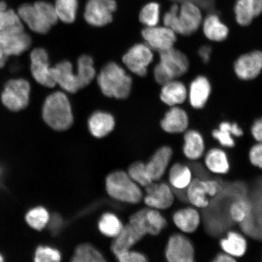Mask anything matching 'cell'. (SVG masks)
I'll return each mask as SVG.
<instances>
[{
	"label": "cell",
	"instance_id": "obj_37",
	"mask_svg": "<svg viewBox=\"0 0 262 262\" xmlns=\"http://www.w3.org/2000/svg\"><path fill=\"white\" fill-rule=\"evenodd\" d=\"M72 261L75 262L104 261L103 255L96 248L90 244H84L78 246L75 249Z\"/></svg>",
	"mask_w": 262,
	"mask_h": 262
},
{
	"label": "cell",
	"instance_id": "obj_21",
	"mask_svg": "<svg viewBox=\"0 0 262 262\" xmlns=\"http://www.w3.org/2000/svg\"><path fill=\"white\" fill-rule=\"evenodd\" d=\"M145 234L138 228L129 223L123 226L120 234L115 237L111 250L115 255L130 249L142 239Z\"/></svg>",
	"mask_w": 262,
	"mask_h": 262
},
{
	"label": "cell",
	"instance_id": "obj_25",
	"mask_svg": "<svg viewBox=\"0 0 262 262\" xmlns=\"http://www.w3.org/2000/svg\"><path fill=\"white\" fill-rule=\"evenodd\" d=\"M188 91L182 82L173 80L163 85L160 98L163 103L170 106H176L185 102Z\"/></svg>",
	"mask_w": 262,
	"mask_h": 262
},
{
	"label": "cell",
	"instance_id": "obj_34",
	"mask_svg": "<svg viewBox=\"0 0 262 262\" xmlns=\"http://www.w3.org/2000/svg\"><path fill=\"white\" fill-rule=\"evenodd\" d=\"M25 31L21 19L12 9L0 10V32H20Z\"/></svg>",
	"mask_w": 262,
	"mask_h": 262
},
{
	"label": "cell",
	"instance_id": "obj_44",
	"mask_svg": "<svg viewBox=\"0 0 262 262\" xmlns=\"http://www.w3.org/2000/svg\"><path fill=\"white\" fill-rule=\"evenodd\" d=\"M116 256L120 262H145L146 257L138 252L127 250L116 254Z\"/></svg>",
	"mask_w": 262,
	"mask_h": 262
},
{
	"label": "cell",
	"instance_id": "obj_4",
	"mask_svg": "<svg viewBox=\"0 0 262 262\" xmlns=\"http://www.w3.org/2000/svg\"><path fill=\"white\" fill-rule=\"evenodd\" d=\"M42 118L53 129L65 130L70 128L74 117L67 95L62 92H55L48 96L42 107Z\"/></svg>",
	"mask_w": 262,
	"mask_h": 262
},
{
	"label": "cell",
	"instance_id": "obj_33",
	"mask_svg": "<svg viewBox=\"0 0 262 262\" xmlns=\"http://www.w3.org/2000/svg\"><path fill=\"white\" fill-rule=\"evenodd\" d=\"M77 77L81 89L88 86L96 77L93 59L89 55H83L77 61Z\"/></svg>",
	"mask_w": 262,
	"mask_h": 262
},
{
	"label": "cell",
	"instance_id": "obj_46",
	"mask_svg": "<svg viewBox=\"0 0 262 262\" xmlns=\"http://www.w3.org/2000/svg\"><path fill=\"white\" fill-rule=\"evenodd\" d=\"M202 181L209 198H214L222 191V185L217 180L207 179Z\"/></svg>",
	"mask_w": 262,
	"mask_h": 262
},
{
	"label": "cell",
	"instance_id": "obj_3",
	"mask_svg": "<svg viewBox=\"0 0 262 262\" xmlns=\"http://www.w3.org/2000/svg\"><path fill=\"white\" fill-rule=\"evenodd\" d=\"M18 14L32 31L40 34H47L58 20L54 6L43 1L21 5Z\"/></svg>",
	"mask_w": 262,
	"mask_h": 262
},
{
	"label": "cell",
	"instance_id": "obj_12",
	"mask_svg": "<svg viewBox=\"0 0 262 262\" xmlns=\"http://www.w3.org/2000/svg\"><path fill=\"white\" fill-rule=\"evenodd\" d=\"M147 195L144 201L150 208L165 210L171 207L175 195L171 186L165 183H155L146 186Z\"/></svg>",
	"mask_w": 262,
	"mask_h": 262
},
{
	"label": "cell",
	"instance_id": "obj_51",
	"mask_svg": "<svg viewBox=\"0 0 262 262\" xmlns=\"http://www.w3.org/2000/svg\"><path fill=\"white\" fill-rule=\"evenodd\" d=\"M8 57L3 51L1 45H0V68L4 67Z\"/></svg>",
	"mask_w": 262,
	"mask_h": 262
},
{
	"label": "cell",
	"instance_id": "obj_41",
	"mask_svg": "<svg viewBox=\"0 0 262 262\" xmlns=\"http://www.w3.org/2000/svg\"><path fill=\"white\" fill-rule=\"evenodd\" d=\"M128 174L137 184L146 187L154 182L149 178L146 172L145 164L137 162L129 166Z\"/></svg>",
	"mask_w": 262,
	"mask_h": 262
},
{
	"label": "cell",
	"instance_id": "obj_8",
	"mask_svg": "<svg viewBox=\"0 0 262 262\" xmlns=\"http://www.w3.org/2000/svg\"><path fill=\"white\" fill-rule=\"evenodd\" d=\"M116 9L115 0H88L84 11L85 20L92 26L102 27L113 21Z\"/></svg>",
	"mask_w": 262,
	"mask_h": 262
},
{
	"label": "cell",
	"instance_id": "obj_31",
	"mask_svg": "<svg viewBox=\"0 0 262 262\" xmlns=\"http://www.w3.org/2000/svg\"><path fill=\"white\" fill-rule=\"evenodd\" d=\"M191 168L181 163H176L171 167L168 180L171 187L176 190H186L192 180Z\"/></svg>",
	"mask_w": 262,
	"mask_h": 262
},
{
	"label": "cell",
	"instance_id": "obj_35",
	"mask_svg": "<svg viewBox=\"0 0 262 262\" xmlns=\"http://www.w3.org/2000/svg\"><path fill=\"white\" fill-rule=\"evenodd\" d=\"M54 6L58 19L65 24H72L76 18L78 0H56Z\"/></svg>",
	"mask_w": 262,
	"mask_h": 262
},
{
	"label": "cell",
	"instance_id": "obj_28",
	"mask_svg": "<svg viewBox=\"0 0 262 262\" xmlns=\"http://www.w3.org/2000/svg\"><path fill=\"white\" fill-rule=\"evenodd\" d=\"M205 145L204 138L198 131L189 130L184 136L183 155L190 160H198L204 156Z\"/></svg>",
	"mask_w": 262,
	"mask_h": 262
},
{
	"label": "cell",
	"instance_id": "obj_19",
	"mask_svg": "<svg viewBox=\"0 0 262 262\" xmlns=\"http://www.w3.org/2000/svg\"><path fill=\"white\" fill-rule=\"evenodd\" d=\"M173 155L169 146L160 147L145 164L146 172L152 182L158 181L162 178L168 169Z\"/></svg>",
	"mask_w": 262,
	"mask_h": 262
},
{
	"label": "cell",
	"instance_id": "obj_6",
	"mask_svg": "<svg viewBox=\"0 0 262 262\" xmlns=\"http://www.w3.org/2000/svg\"><path fill=\"white\" fill-rule=\"evenodd\" d=\"M30 91V84L27 80L23 78L9 80L2 94V103L14 112L24 110L28 106Z\"/></svg>",
	"mask_w": 262,
	"mask_h": 262
},
{
	"label": "cell",
	"instance_id": "obj_26",
	"mask_svg": "<svg viewBox=\"0 0 262 262\" xmlns=\"http://www.w3.org/2000/svg\"><path fill=\"white\" fill-rule=\"evenodd\" d=\"M223 251L236 258L243 257L247 253L248 242L243 235L235 231H229L220 242Z\"/></svg>",
	"mask_w": 262,
	"mask_h": 262
},
{
	"label": "cell",
	"instance_id": "obj_10",
	"mask_svg": "<svg viewBox=\"0 0 262 262\" xmlns=\"http://www.w3.org/2000/svg\"><path fill=\"white\" fill-rule=\"evenodd\" d=\"M152 60V49L143 44L134 45L123 57V62L126 67L140 77L145 76L147 68Z\"/></svg>",
	"mask_w": 262,
	"mask_h": 262
},
{
	"label": "cell",
	"instance_id": "obj_15",
	"mask_svg": "<svg viewBox=\"0 0 262 262\" xmlns=\"http://www.w3.org/2000/svg\"><path fill=\"white\" fill-rule=\"evenodd\" d=\"M262 70V52L255 51L239 57L235 62L234 71L242 80L256 78Z\"/></svg>",
	"mask_w": 262,
	"mask_h": 262
},
{
	"label": "cell",
	"instance_id": "obj_9",
	"mask_svg": "<svg viewBox=\"0 0 262 262\" xmlns=\"http://www.w3.org/2000/svg\"><path fill=\"white\" fill-rule=\"evenodd\" d=\"M165 257L169 262H193L195 260L194 246L184 234H173L167 244Z\"/></svg>",
	"mask_w": 262,
	"mask_h": 262
},
{
	"label": "cell",
	"instance_id": "obj_45",
	"mask_svg": "<svg viewBox=\"0 0 262 262\" xmlns=\"http://www.w3.org/2000/svg\"><path fill=\"white\" fill-rule=\"evenodd\" d=\"M249 159L252 165L262 169V143L258 142L249 152Z\"/></svg>",
	"mask_w": 262,
	"mask_h": 262
},
{
	"label": "cell",
	"instance_id": "obj_5",
	"mask_svg": "<svg viewBox=\"0 0 262 262\" xmlns=\"http://www.w3.org/2000/svg\"><path fill=\"white\" fill-rule=\"evenodd\" d=\"M106 187L108 194L120 202L138 204L143 198L138 184L122 171L110 173L106 180Z\"/></svg>",
	"mask_w": 262,
	"mask_h": 262
},
{
	"label": "cell",
	"instance_id": "obj_47",
	"mask_svg": "<svg viewBox=\"0 0 262 262\" xmlns=\"http://www.w3.org/2000/svg\"><path fill=\"white\" fill-rule=\"evenodd\" d=\"M63 224V220L60 215L54 214L49 219L48 222L49 230L52 234H57L60 230L61 225Z\"/></svg>",
	"mask_w": 262,
	"mask_h": 262
},
{
	"label": "cell",
	"instance_id": "obj_7",
	"mask_svg": "<svg viewBox=\"0 0 262 262\" xmlns=\"http://www.w3.org/2000/svg\"><path fill=\"white\" fill-rule=\"evenodd\" d=\"M129 223L144 234L159 235L167 225L166 219L158 209L143 208L131 215Z\"/></svg>",
	"mask_w": 262,
	"mask_h": 262
},
{
	"label": "cell",
	"instance_id": "obj_53",
	"mask_svg": "<svg viewBox=\"0 0 262 262\" xmlns=\"http://www.w3.org/2000/svg\"><path fill=\"white\" fill-rule=\"evenodd\" d=\"M4 261V258H3V255L0 254V262Z\"/></svg>",
	"mask_w": 262,
	"mask_h": 262
},
{
	"label": "cell",
	"instance_id": "obj_18",
	"mask_svg": "<svg viewBox=\"0 0 262 262\" xmlns=\"http://www.w3.org/2000/svg\"><path fill=\"white\" fill-rule=\"evenodd\" d=\"M233 11L237 24L247 27L262 14V0H236Z\"/></svg>",
	"mask_w": 262,
	"mask_h": 262
},
{
	"label": "cell",
	"instance_id": "obj_39",
	"mask_svg": "<svg viewBox=\"0 0 262 262\" xmlns=\"http://www.w3.org/2000/svg\"><path fill=\"white\" fill-rule=\"evenodd\" d=\"M160 13H161V5L156 2L147 3L141 10L139 19L141 23L146 27H152L158 25Z\"/></svg>",
	"mask_w": 262,
	"mask_h": 262
},
{
	"label": "cell",
	"instance_id": "obj_42",
	"mask_svg": "<svg viewBox=\"0 0 262 262\" xmlns=\"http://www.w3.org/2000/svg\"><path fill=\"white\" fill-rule=\"evenodd\" d=\"M61 254L56 249L40 246L35 253V261L37 262H54L61 260Z\"/></svg>",
	"mask_w": 262,
	"mask_h": 262
},
{
	"label": "cell",
	"instance_id": "obj_11",
	"mask_svg": "<svg viewBox=\"0 0 262 262\" xmlns=\"http://www.w3.org/2000/svg\"><path fill=\"white\" fill-rule=\"evenodd\" d=\"M142 34L146 45L159 52L173 48L177 41L176 33L165 26L146 27Z\"/></svg>",
	"mask_w": 262,
	"mask_h": 262
},
{
	"label": "cell",
	"instance_id": "obj_17",
	"mask_svg": "<svg viewBox=\"0 0 262 262\" xmlns=\"http://www.w3.org/2000/svg\"><path fill=\"white\" fill-rule=\"evenodd\" d=\"M0 45L6 56L19 55L30 48L31 38L25 31L0 32Z\"/></svg>",
	"mask_w": 262,
	"mask_h": 262
},
{
	"label": "cell",
	"instance_id": "obj_48",
	"mask_svg": "<svg viewBox=\"0 0 262 262\" xmlns=\"http://www.w3.org/2000/svg\"><path fill=\"white\" fill-rule=\"evenodd\" d=\"M251 134L257 142L262 143V118L255 121L251 127Z\"/></svg>",
	"mask_w": 262,
	"mask_h": 262
},
{
	"label": "cell",
	"instance_id": "obj_14",
	"mask_svg": "<svg viewBox=\"0 0 262 262\" xmlns=\"http://www.w3.org/2000/svg\"><path fill=\"white\" fill-rule=\"evenodd\" d=\"M31 70L34 79L42 86L54 88L56 85L51 75L47 52L42 48H36L31 54Z\"/></svg>",
	"mask_w": 262,
	"mask_h": 262
},
{
	"label": "cell",
	"instance_id": "obj_16",
	"mask_svg": "<svg viewBox=\"0 0 262 262\" xmlns=\"http://www.w3.org/2000/svg\"><path fill=\"white\" fill-rule=\"evenodd\" d=\"M51 75L55 83L70 93H75L81 89L77 74L73 71L70 61H63L51 68Z\"/></svg>",
	"mask_w": 262,
	"mask_h": 262
},
{
	"label": "cell",
	"instance_id": "obj_1",
	"mask_svg": "<svg viewBox=\"0 0 262 262\" xmlns=\"http://www.w3.org/2000/svg\"><path fill=\"white\" fill-rule=\"evenodd\" d=\"M204 19V13L194 3L186 2L179 4L171 3L163 15L164 26L176 33L189 36L198 30Z\"/></svg>",
	"mask_w": 262,
	"mask_h": 262
},
{
	"label": "cell",
	"instance_id": "obj_36",
	"mask_svg": "<svg viewBox=\"0 0 262 262\" xmlns=\"http://www.w3.org/2000/svg\"><path fill=\"white\" fill-rule=\"evenodd\" d=\"M122 222L113 213H105L98 223V228L104 235L109 237H116L122 230Z\"/></svg>",
	"mask_w": 262,
	"mask_h": 262
},
{
	"label": "cell",
	"instance_id": "obj_20",
	"mask_svg": "<svg viewBox=\"0 0 262 262\" xmlns=\"http://www.w3.org/2000/svg\"><path fill=\"white\" fill-rule=\"evenodd\" d=\"M176 227L184 234L194 233L201 223V215L194 206L179 209L172 215Z\"/></svg>",
	"mask_w": 262,
	"mask_h": 262
},
{
	"label": "cell",
	"instance_id": "obj_22",
	"mask_svg": "<svg viewBox=\"0 0 262 262\" xmlns=\"http://www.w3.org/2000/svg\"><path fill=\"white\" fill-rule=\"evenodd\" d=\"M189 125V119L186 111L178 106H172L162 120L161 126L169 134L184 133Z\"/></svg>",
	"mask_w": 262,
	"mask_h": 262
},
{
	"label": "cell",
	"instance_id": "obj_24",
	"mask_svg": "<svg viewBox=\"0 0 262 262\" xmlns=\"http://www.w3.org/2000/svg\"><path fill=\"white\" fill-rule=\"evenodd\" d=\"M210 83L204 76L196 77L190 86L189 101L191 106L195 109L204 107L210 96Z\"/></svg>",
	"mask_w": 262,
	"mask_h": 262
},
{
	"label": "cell",
	"instance_id": "obj_43",
	"mask_svg": "<svg viewBox=\"0 0 262 262\" xmlns=\"http://www.w3.org/2000/svg\"><path fill=\"white\" fill-rule=\"evenodd\" d=\"M169 3H178L179 4L186 2L194 3L201 9L203 13H215V0H167Z\"/></svg>",
	"mask_w": 262,
	"mask_h": 262
},
{
	"label": "cell",
	"instance_id": "obj_27",
	"mask_svg": "<svg viewBox=\"0 0 262 262\" xmlns=\"http://www.w3.org/2000/svg\"><path fill=\"white\" fill-rule=\"evenodd\" d=\"M88 127L92 135L96 138H102L112 132L115 127V120L112 115L98 111L90 118Z\"/></svg>",
	"mask_w": 262,
	"mask_h": 262
},
{
	"label": "cell",
	"instance_id": "obj_32",
	"mask_svg": "<svg viewBox=\"0 0 262 262\" xmlns=\"http://www.w3.org/2000/svg\"><path fill=\"white\" fill-rule=\"evenodd\" d=\"M253 206L250 201L243 196L234 199L229 206L228 214L231 220L242 224L251 217Z\"/></svg>",
	"mask_w": 262,
	"mask_h": 262
},
{
	"label": "cell",
	"instance_id": "obj_23",
	"mask_svg": "<svg viewBox=\"0 0 262 262\" xmlns=\"http://www.w3.org/2000/svg\"><path fill=\"white\" fill-rule=\"evenodd\" d=\"M203 31L206 38L212 41H222L229 34L228 26L222 22L220 16L216 13H209L203 19Z\"/></svg>",
	"mask_w": 262,
	"mask_h": 262
},
{
	"label": "cell",
	"instance_id": "obj_29",
	"mask_svg": "<svg viewBox=\"0 0 262 262\" xmlns=\"http://www.w3.org/2000/svg\"><path fill=\"white\" fill-rule=\"evenodd\" d=\"M205 165L209 171L218 175L226 174L230 168L227 153L220 148H212L206 154Z\"/></svg>",
	"mask_w": 262,
	"mask_h": 262
},
{
	"label": "cell",
	"instance_id": "obj_52",
	"mask_svg": "<svg viewBox=\"0 0 262 262\" xmlns=\"http://www.w3.org/2000/svg\"><path fill=\"white\" fill-rule=\"evenodd\" d=\"M3 169L1 164H0V188L3 184Z\"/></svg>",
	"mask_w": 262,
	"mask_h": 262
},
{
	"label": "cell",
	"instance_id": "obj_50",
	"mask_svg": "<svg viewBox=\"0 0 262 262\" xmlns=\"http://www.w3.org/2000/svg\"><path fill=\"white\" fill-rule=\"evenodd\" d=\"M212 261L214 262H235L237 260L236 258L224 252V253L216 255Z\"/></svg>",
	"mask_w": 262,
	"mask_h": 262
},
{
	"label": "cell",
	"instance_id": "obj_13",
	"mask_svg": "<svg viewBox=\"0 0 262 262\" xmlns=\"http://www.w3.org/2000/svg\"><path fill=\"white\" fill-rule=\"evenodd\" d=\"M159 64L173 80L187 73L189 62L186 55L178 49L172 48L159 52Z\"/></svg>",
	"mask_w": 262,
	"mask_h": 262
},
{
	"label": "cell",
	"instance_id": "obj_2",
	"mask_svg": "<svg viewBox=\"0 0 262 262\" xmlns=\"http://www.w3.org/2000/svg\"><path fill=\"white\" fill-rule=\"evenodd\" d=\"M98 84L104 96L125 99L129 96L132 79L125 71L116 63H107L98 75Z\"/></svg>",
	"mask_w": 262,
	"mask_h": 262
},
{
	"label": "cell",
	"instance_id": "obj_49",
	"mask_svg": "<svg viewBox=\"0 0 262 262\" xmlns=\"http://www.w3.org/2000/svg\"><path fill=\"white\" fill-rule=\"evenodd\" d=\"M212 53V48L209 46H203L199 49V54L204 63H208L210 60Z\"/></svg>",
	"mask_w": 262,
	"mask_h": 262
},
{
	"label": "cell",
	"instance_id": "obj_30",
	"mask_svg": "<svg viewBox=\"0 0 262 262\" xmlns=\"http://www.w3.org/2000/svg\"><path fill=\"white\" fill-rule=\"evenodd\" d=\"M186 198L192 206L198 209H205L210 204L209 196L203 184L202 180L193 178L186 189Z\"/></svg>",
	"mask_w": 262,
	"mask_h": 262
},
{
	"label": "cell",
	"instance_id": "obj_40",
	"mask_svg": "<svg viewBox=\"0 0 262 262\" xmlns=\"http://www.w3.org/2000/svg\"><path fill=\"white\" fill-rule=\"evenodd\" d=\"M212 137L223 147L231 148L235 146V141L232 135V123L222 122L218 129L213 130Z\"/></svg>",
	"mask_w": 262,
	"mask_h": 262
},
{
	"label": "cell",
	"instance_id": "obj_38",
	"mask_svg": "<svg viewBox=\"0 0 262 262\" xmlns=\"http://www.w3.org/2000/svg\"><path fill=\"white\" fill-rule=\"evenodd\" d=\"M49 219H50V215L47 209L41 206L30 209L25 216L27 224L32 228L37 231H41L47 227Z\"/></svg>",
	"mask_w": 262,
	"mask_h": 262
}]
</instances>
